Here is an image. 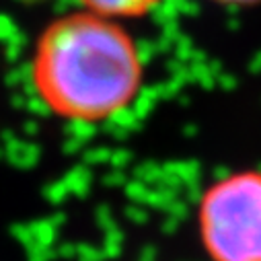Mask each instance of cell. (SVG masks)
<instances>
[{"instance_id": "cell-1", "label": "cell", "mask_w": 261, "mask_h": 261, "mask_svg": "<svg viewBox=\"0 0 261 261\" xmlns=\"http://www.w3.org/2000/svg\"><path fill=\"white\" fill-rule=\"evenodd\" d=\"M29 74L49 113L97 125L132 107L144 85V64L115 19L81 11L54 19L39 33Z\"/></svg>"}, {"instance_id": "cell-4", "label": "cell", "mask_w": 261, "mask_h": 261, "mask_svg": "<svg viewBox=\"0 0 261 261\" xmlns=\"http://www.w3.org/2000/svg\"><path fill=\"white\" fill-rule=\"evenodd\" d=\"M212 3H218V5H234V7H241V5H253V3H259V0H212Z\"/></svg>"}, {"instance_id": "cell-3", "label": "cell", "mask_w": 261, "mask_h": 261, "mask_svg": "<svg viewBox=\"0 0 261 261\" xmlns=\"http://www.w3.org/2000/svg\"><path fill=\"white\" fill-rule=\"evenodd\" d=\"M85 11L107 19H138L161 5V0H81Z\"/></svg>"}, {"instance_id": "cell-2", "label": "cell", "mask_w": 261, "mask_h": 261, "mask_svg": "<svg viewBox=\"0 0 261 261\" xmlns=\"http://www.w3.org/2000/svg\"><path fill=\"white\" fill-rule=\"evenodd\" d=\"M195 224L210 261H261V169L214 179L198 200Z\"/></svg>"}]
</instances>
